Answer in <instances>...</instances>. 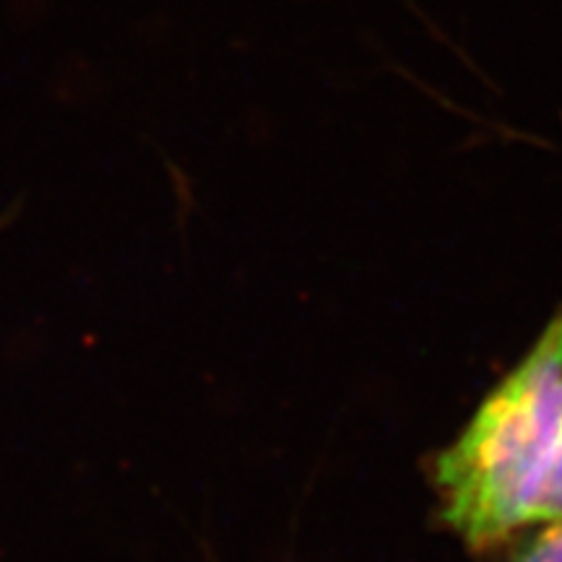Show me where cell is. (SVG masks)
I'll return each instance as SVG.
<instances>
[{
    "instance_id": "1",
    "label": "cell",
    "mask_w": 562,
    "mask_h": 562,
    "mask_svg": "<svg viewBox=\"0 0 562 562\" xmlns=\"http://www.w3.org/2000/svg\"><path fill=\"white\" fill-rule=\"evenodd\" d=\"M562 440V307L430 461L438 521L476 558L529 529L533 501Z\"/></svg>"
},
{
    "instance_id": "2",
    "label": "cell",
    "mask_w": 562,
    "mask_h": 562,
    "mask_svg": "<svg viewBox=\"0 0 562 562\" xmlns=\"http://www.w3.org/2000/svg\"><path fill=\"white\" fill-rule=\"evenodd\" d=\"M562 521V440L558 453L547 469L542 487H539L537 501H533V510H531V524H554Z\"/></svg>"
},
{
    "instance_id": "3",
    "label": "cell",
    "mask_w": 562,
    "mask_h": 562,
    "mask_svg": "<svg viewBox=\"0 0 562 562\" xmlns=\"http://www.w3.org/2000/svg\"><path fill=\"white\" fill-rule=\"evenodd\" d=\"M510 562H562V521L547 524L531 542L516 547Z\"/></svg>"
}]
</instances>
